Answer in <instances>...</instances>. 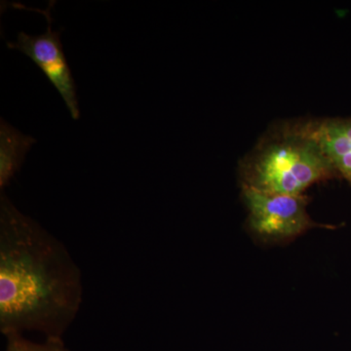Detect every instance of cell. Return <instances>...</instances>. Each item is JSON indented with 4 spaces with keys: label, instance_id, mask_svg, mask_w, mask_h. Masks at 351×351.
<instances>
[{
    "label": "cell",
    "instance_id": "obj_1",
    "mask_svg": "<svg viewBox=\"0 0 351 351\" xmlns=\"http://www.w3.org/2000/svg\"><path fill=\"white\" fill-rule=\"evenodd\" d=\"M83 295L82 272L64 244L0 193V331L62 339Z\"/></svg>",
    "mask_w": 351,
    "mask_h": 351
},
{
    "label": "cell",
    "instance_id": "obj_2",
    "mask_svg": "<svg viewBox=\"0 0 351 351\" xmlns=\"http://www.w3.org/2000/svg\"><path fill=\"white\" fill-rule=\"evenodd\" d=\"M239 173L242 186L285 195H304L313 184L338 177L311 119L274 122L240 160Z\"/></svg>",
    "mask_w": 351,
    "mask_h": 351
},
{
    "label": "cell",
    "instance_id": "obj_3",
    "mask_svg": "<svg viewBox=\"0 0 351 351\" xmlns=\"http://www.w3.org/2000/svg\"><path fill=\"white\" fill-rule=\"evenodd\" d=\"M252 232L265 239H294L315 226L304 195H274L242 186Z\"/></svg>",
    "mask_w": 351,
    "mask_h": 351
},
{
    "label": "cell",
    "instance_id": "obj_4",
    "mask_svg": "<svg viewBox=\"0 0 351 351\" xmlns=\"http://www.w3.org/2000/svg\"><path fill=\"white\" fill-rule=\"evenodd\" d=\"M48 22V27L44 34L32 36L20 32L17 39L7 43L11 50L19 51L29 58L48 78L64 101L73 119L80 117L76 84L64 55L61 41V31H53L51 12L43 11Z\"/></svg>",
    "mask_w": 351,
    "mask_h": 351
},
{
    "label": "cell",
    "instance_id": "obj_5",
    "mask_svg": "<svg viewBox=\"0 0 351 351\" xmlns=\"http://www.w3.org/2000/svg\"><path fill=\"white\" fill-rule=\"evenodd\" d=\"M311 124L338 177L351 184V117L311 119Z\"/></svg>",
    "mask_w": 351,
    "mask_h": 351
},
{
    "label": "cell",
    "instance_id": "obj_6",
    "mask_svg": "<svg viewBox=\"0 0 351 351\" xmlns=\"http://www.w3.org/2000/svg\"><path fill=\"white\" fill-rule=\"evenodd\" d=\"M36 138L25 135L5 119L0 122V189L10 184L22 168L25 156L36 144Z\"/></svg>",
    "mask_w": 351,
    "mask_h": 351
},
{
    "label": "cell",
    "instance_id": "obj_7",
    "mask_svg": "<svg viewBox=\"0 0 351 351\" xmlns=\"http://www.w3.org/2000/svg\"><path fill=\"white\" fill-rule=\"evenodd\" d=\"M5 351H69L66 348L63 339H46L45 343H32L23 335L7 337Z\"/></svg>",
    "mask_w": 351,
    "mask_h": 351
}]
</instances>
